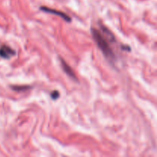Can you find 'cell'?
I'll return each mask as SVG.
<instances>
[{
	"label": "cell",
	"instance_id": "cell-1",
	"mask_svg": "<svg viewBox=\"0 0 157 157\" xmlns=\"http://www.w3.org/2000/svg\"><path fill=\"white\" fill-rule=\"evenodd\" d=\"M91 33L103 55L111 64H113L117 59L114 51L112 48V44L116 42L114 35L102 25H101V29L92 28Z\"/></svg>",
	"mask_w": 157,
	"mask_h": 157
},
{
	"label": "cell",
	"instance_id": "cell-2",
	"mask_svg": "<svg viewBox=\"0 0 157 157\" xmlns=\"http://www.w3.org/2000/svg\"><path fill=\"white\" fill-rule=\"evenodd\" d=\"M15 55H16V52L6 44H4L0 48V57L4 59H10Z\"/></svg>",
	"mask_w": 157,
	"mask_h": 157
},
{
	"label": "cell",
	"instance_id": "cell-3",
	"mask_svg": "<svg viewBox=\"0 0 157 157\" xmlns=\"http://www.w3.org/2000/svg\"><path fill=\"white\" fill-rule=\"evenodd\" d=\"M40 10L43 11V12H48V13L55 14V15H59L60 17H61L63 19L65 20V21H67V22H70V21H71V17H69L67 14L64 13V12H60V11L50 9V8L45 7V6H41V7H40Z\"/></svg>",
	"mask_w": 157,
	"mask_h": 157
},
{
	"label": "cell",
	"instance_id": "cell-4",
	"mask_svg": "<svg viewBox=\"0 0 157 157\" xmlns=\"http://www.w3.org/2000/svg\"><path fill=\"white\" fill-rule=\"evenodd\" d=\"M61 67H62L63 70H64V71L65 72L66 74H67V75H68L70 78H73V79H75V81H77V78H76V75H75V72H74V71L72 70L71 67H70V66L68 65V64H67V63L65 62V61H64V60L62 59V58H61Z\"/></svg>",
	"mask_w": 157,
	"mask_h": 157
},
{
	"label": "cell",
	"instance_id": "cell-5",
	"mask_svg": "<svg viewBox=\"0 0 157 157\" xmlns=\"http://www.w3.org/2000/svg\"><path fill=\"white\" fill-rule=\"evenodd\" d=\"M12 89L14 90H17V91H21V90H26L30 88L29 86H12Z\"/></svg>",
	"mask_w": 157,
	"mask_h": 157
},
{
	"label": "cell",
	"instance_id": "cell-6",
	"mask_svg": "<svg viewBox=\"0 0 157 157\" xmlns=\"http://www.w3.org/2000/svg\"><path fill=\"white\" fill-rule=\"evenodd\" d=\"M59 92L58 90H54L52 94H51V98L53 100H57L58 98H59Z\"/></svg>",
	"mask_w": 157,
	"mask_h": 157
}]
</instances>
